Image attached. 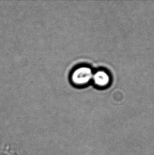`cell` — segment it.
<instances>
[{
	"instance_id": "cell-1",
	"label": "cell",
	"mask_w": 154,
	"mask_h": 155,
	"mask_svg": "<svg viewBox=\"0 0 154 155\" xmlns=\"http://www.w3.org/2000/svg\"><path fill=\"white\" fill-rule=\"evenodd\" d=\"M71 81L76 85L87 84L93 78L91 69L88 67L77 68L71 74Z\"/></svg>"
},
{
	"instance_id": "cell-2",
	"label": "cell",
	"mask_w": 154,
	"mask_h": 155,
	"mask_svg": "<svg viewBox=\"0 0 154 155\" xmlns=\"http://www.w3.org/2000/svg\"><path fill=\"white\" fill-rule=\"evenodd\" d=\"M93 79L95 84L99 86H105L108 84L110 78L108 75L104 71H99L93 75Z\"/></svg>"
}]
</instances>
